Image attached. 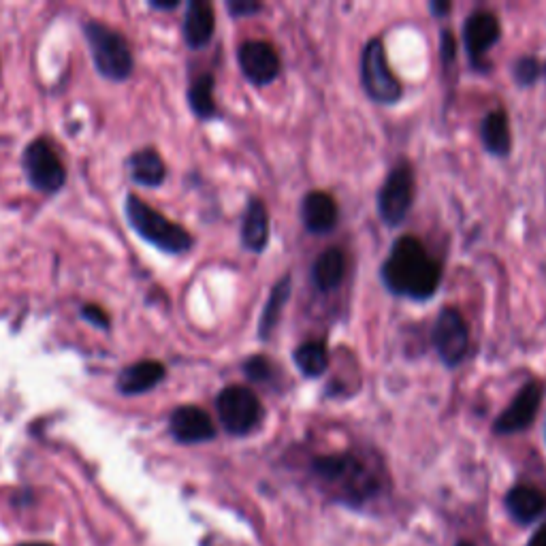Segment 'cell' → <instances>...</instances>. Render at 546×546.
<instances>
[{
	"mask_svg": "<svg viewBox=\"0 0 546 546\" xmlns=\"http://www.w3.org/2000/svg\"><path fill=\"white\" fill-rule=\"evenodd\" d=\"M214 28H216L214 7L210 3H205V0H190L182 22L184 41L190 50H201V47L210 43L214 37Z\"/></svg>",
	"mask_w": 546,
	"mask_h": 546,
	"instance_id": "cell-15",
	"label": "cell"
},
{
	"mask_svg": "<svg viewBox=\"0 0 546 546\" xmlns=\"http://www.w3.org/2000/svg\"><path fill=\"white\" fill-rule=\"evenodd\" d=\"M414 201V173L408 163H399L389 173V178L384 180L380 195H378V212L380 218L389 224V227H397L410 212Z\"/></svg>",
	"mask_w": 546,
	"mask_h": 546,
	"instance_id": "cell-8",
	"label": "cell"
},
{
	"mask_svg": "<svg viewBox=\"0 0 546 546\" xmlns=\"http://www.w3.org/2000/svg\"><path fill=\"white\" fill-rule=\"evenodd\" d=\"M483 143L485 148L495 156H506L510 152L512 139H510V122L504 109H495L483 120Z\"/></svg>",
	"mask_w": 546,
	"mask_h": 546,
	"instance_id": "cell-21",
	"label": "cell"
},
{
	"mask_svg": "<svg viewBox=\"0 0 546 546\" xmlns=\"http://www.w3.org/2000/svg\"><path fill=\"white\" fill-rule=\"evenodd\" d=\"M244 372L254 382H265V380H269L273 376V367H271L267 357L256 355V357H250L244 363Z\"/></svg>",
	"mask_w": 546,
	"mask_h": 546,
	"instance_id": "cell-27",
	"label": "cell"
},
{
	"mask_svg": "<svg viewBox=\"0 0 546 546\" xmlns=\"http://www.w3.org/2000/svg\"><path fill=\"white\" fill-rule=\"evenodd\" d=\"M295 363L308 378H318L327 372L329 352L323 342H305L295 350Z\"/></svg>",
	"mask_w": 546,
	"mask_h": 546,
	"instance_id": "cell-24",
	"label": "cell"
},
{
	"mask_svg": "<svg viewBox=\"0 0 546 546\" xmlns=\"http://www.w3.org/2000/svg\"><path fill=\"white\" fill-rule=\"evenodd\" d=\"M124 216L143 242L152 244L160 252L180 256L192 250L195 239L182 227V224L169 220L165 214H160L150 203L143 201L137 195H126L124 199Z\"/></svg>",
	"mask_w": 546,
	"mask_h": 546,
	"instance_id": "cell-3",
	"label": "cell"
},
{
	"mask_svg": "<svg viewBox=\"0 0 546 546\" xmlns=\"http://www.w3.org/2000/svg\"><path fill=\"white\" fill-rule=\"evenodd\" d=\"M82 30L99 75L109 79V82H126L135 73V56L131 43H128L120 30L99 20H86L82 24Z\"/></svg>",
	"mask_w": 546,
	"mask_h": 546,
	"instance_id": "cell-4",
	"label": "cell"
},
{
	"mask_svg": "<svg viewBox=\"0 0 546 546\" xmlns=\"http://www.w3.org/2000/svg\"><path fill=\"white\" fill-rule=\"evenodd\" d=\"M239 67L256 86H267L280 75V56L267 41H246L237 52Z\"/></svg>",
	"mask_w": 546,
	"mask_h": 546,
	"instance_id": "cell-11",
	"label": "cell"
},
{
	"mask_svg": "<svg viewBox=\"0 0 546 546\" xmlns=\"http://www.w3.org/2000/svg\"><path fill=\"white\" fill-rule=\"evenodd\" d=\"M540 75V64L534 56H525L515 64V79L521 86H532Z\"/></svg>",
	"mask_w": 546,
	"mask_h": 546,
	"instance_id": "cell-26",
	"label": "cell"
},
{
	"mask_svg": "<svg viewBox=\"0 0 546 546\" xmlns=\"http://www.w3.org/2000/svg\"><path fill=\"white\" fill-rule=\"evenodd\" d=\"M344 273H346L344 252L337 250V248H329L316 259V263L312 267V280H314L318 291L329 293V291H333V288L342 284Z\"/></svg>",
	"mask_w": 546,
	"mask_h": 546,
	"instance_id": "cell-20",
	"label": "cell"
},
{
	"mask_svg": "<svg viewBox=\"0 0 546 546\" xmlns=\"http://www.w3.org/2000/svg\"><path fill=\"white\" fill-rule=\"evenodd\" d=\"M79 316H82L86 323H90L96 329H103V331L111 329V316L107 314L105 308H101V305L84 303L82 308H79Z\"/></svg>",
	"mask_w": 546,
	"mask_h": 546,
	"instance_id": "cell-25",
	"label": "cell"
},
{
	"mask_svg": "<svg viewBox=\"0 0 546 546\" xmlns=\"http://www.w3.org/2000/svg\"><path fill=\"white\" fill-rule=\"evenodd\" d=\"M433 346L448 367L459 365L468 355L470 331L457 308H444L438 314L436 327H433Z\"/></svg>",
	"mask_w": 546,
	"mask_h": 546,
	"instance_id": "cell-9",
	"label": "cell"
},
{
	"mask_svg": "<svg viewBox=\"0 0 546 546\" xmlns=\"http://www.w3.org/2000/svg\"><path fill=\"white\" fill-rule=\"evenodd\" d=\"M455 546H476L474 542H470V540H459Z\"/></svg>",
	"mask_w": 546,
	"mask_h": 546,
	"instance_id": "cell-34",
	"label": "cell"
},
{
	"mask_svg": "<svg viewBox=\"0 0 546 546\" xmlns=\"http://www.w3.org/2000/svg\"><path fill=\"white\" fill-rule=\"evenodd\" d=\"M169 433L180 444H203L216 438V427L203 408L178 406L169 416Z\"/></svg>",
	"mask_w": 546,
	"mask_h": 546,
	"instance_id": "cell-12",
	"label": "cell"
},
{
	"mask_svg": "<svg viewBox=\"0 0 546 546\" xmlns=\"http://www.w3.org/2000/svg\"><path fill=\"white\" fill-rule=\"evenodd\" d=\"M128 175L137 186L158 188L167 180V165L156 148H141L128 158Z\"/></svg>",
	"mask_w": 546,
	"mask_h": 546,
	"instance_id": "cell-17",
	"label": "cell"
},
{
	"mask_svg": "<svg viewBox=\"0 0 546 546\" xmlns=\"http://www.w3.org/2000/svg\"><path fill=\"white\" fill-rule=\"evenodd\" d=\"M165 376L167 367L163 363L154 359H143L120 369V374L116 376V391L124 397L143 395L156 389L165 380Z\"/></svg>",
	"mask_w": 546,
	"mask_h": 546,
	"instance_id": "cell-14",
	"label": "cell"
},
{
	"mask_svg": "<svg viewBox=\"0 0 546 546\" xmlns=\"http://www.w3.org/2000/svg\"><path fill=\"white\" fill-rule=\"evenodd\" d=\"M216 412L224 431L231 436H248L263 419L261 399L248 387H239V384H231L218 393Z\"/></svg>",
	"mask_w": 546,
	"mask_h": 546,
	"instance_id": "cell-6",
	"label": "cell"
},
{
	"mask_svg": "<svg viewBox=\"0 0 546 546\" xmlns=\"http://www.w3.org/2000/svg\"><path fill=\"white\" fill-rule=\"evenodd\" d=\"M288 297H291V276H284L276 286H273V291L269 293V299L265 303V310L261 314V323H259L261 340H269L273 329L278 327V320L282 316Z\"/></svg>",
	"mask_w": 546,
	"mask_h": 546,
	"instance_id": "cell-23",
	"label": "cell"
},
{
	"mask_svg": "<svg viewBox=\"0 0 546 546\" xmlns=\"http://www.w3.org/2000/svg\"><path fill=\"white\" fill-rule=\"evenodd\" d=\"M431 11L438 13V15H444L446 11H451V3H433Z\"/></svg>",
	"mask_w": 546,
	"mask_h": 546,
	"instance_id": "cell-32",
	"label": "cell"
},
{
	"mask_svg": "<svg viewBox=\"0 0 546 546\" xmlns=\"http://www.w3.org/2000/svg\"><path fill=\"white\" fill-rule=\"evenodd\" d=\"M22 171L32 190L56 195L67 184V167L54 143L45 137L32 139L22 152Z\"/></svg>",
	"mask_w": 546,
	"mask_h": 546,
	"instance_id": "cell-5",
	"label": "cell"
},
{
	"mask_svg": "<svg viewBox=\"0 0 546 546\" xmlns=\"http://www.w3.org/2000/svg\"><path fill=\"white\" fill-rule=\"evenodd\" d=\"M527 546H546V523L536 529V532L532 534V538H529Z\"/></svg>",
	"mask_w": 546,
	"mask_h": 546,
	"instance_id": "cell-30",
	"label": "cell"
},
{
	"mask_svg": "<svg viewBox=\"0 0 546 546\" xmlns=\"http://www.w3.org/2000/svg\"><path fill=\"white\" fill-rule=\"evenodd\" d=\"M361 79L365 92L372 96L376 103L382 105H393L401 99L404 88H401L399 79L393 75L387 52H384V45L380 39H372L363 50L361 58Z\"/></svg>",
	"mask_w": 546,
	"mask_h": 546,
	"instance_id": "cell-7",
	"label": "cell"
},
{
	"mask_svg": "<svg viewBox=\"0 0 546 546\" xmlns=\"http://www.w3.org/2000/svg\"><path fill=\"white\" fill-rule=\"evenodd\" d=\"M214 75L212 73H201L197 79H192L188 88V105L192 114L201 120H212L218 109L214 101Z\"/></svg>",
	"mask_w": 546,
	"mask_h": 546,
	"instance_id": "cell-22",
	"label": "cell"
},
{
	"mask_svg": "<svg viewBox=\"0 0 546 546\" xmlns=\"http://www.w3.org/2000/svg\"><path fill=\"white\" fill-rule=\"evenodd\" d=\"M544 397V384L540 380H529L525 387L512 399V404L497 416L493 425L495 433L500 436H512V433L525 431L529 425L534 423L538 408Z\"/></svg>",
	"mask_w": 546,
	"mask_h": 546,
	"instance_id": "cell-10",
	"label": "cell"
},
{
	"mask_svg": "<svg viewBox=\"0 0 546 546\" xmlns=\"http://www.w3.org/2000/svg\"><path fill=\"white\" fill-rule=\"evenodd\" d=\"M382 280L391 293L423 301L436 295L442 267L431 259L421 239L406 235L397 239L387 263L382 265Z\"/></svg>",
	"mask_w": 546,
	"mask_h": 546,
	"instance_id": "cell-1",
	"label": "cell"
},
{
	"mask_svg": "<svg viewBox=\"0 0 546 546\" xmlns=\"http://www.w3.org/2000/svg\"><path fill=\"white\" fill-rule=\"evenodd\" d=\"M229 13L233 15V18H246V15H252V13H259L263 9L261 3H248V0H233V3L227 5Z\"/></svg>",
	"mask_w": 546,
	"mask_h": 546,
	"instance_id": "cell-28",
	"label": "cell"
},
{
	"mask_svg": "<svg viewBox=\"0 0 546 546\" xmlns=\"http://www.w3.org/2000/svg\"><path fill=\"white\" fill-rule=\"evenodd\" d=\"M18 546H56V544H52V542H22Z\"/></svg>",
	"mask_w": 546,
	"mask_h": 546,
	"instance_id": "cell-33",
	"label": "cell"
},
{
	"mask_svg": "<svg viewBox=\"0 0 546 546\" xmlns=\"http://www.w3.org/2000/svg\"><path fill=\"white\" fill-rule=\"evenodd\" d=\"M301 218L305 229L312 233H329L337 222V205L327 192L314 190L301 203Z\"/></svg>",
	"mask_w": 546,
	"mask_h": 546,
	"instance_id": "cell-18",
	"label": "cell"
},
{
	"mask_svg": "<svg viewBox=\"0 0 546 546\" xmlns=\"http://www.w3.org/2000/svg\"><path fill=\"white\" fill-rule=\"evenodd\" d=\"M455 39H453V35H451V32H448V30H444L442 32V56H444V60H451V58H455Z\"/></svg>",
	"mask_w": 546,
	"mask_h": 546,
	"instance_id": "cell-29",
	"label": "cell"
},
{
	"mask_svg": "<svg viewBox=\"0 0 546 546\" xmlns=\"http://www.w3.org/2000/svg\"><path fill=\"white\" fill-rule=\"evenodd\" d=\"M504 506L512 521L519 525H532L544 515L546 493L532 485H517L506 493Z\"/></svg>",
	"mask_w": 546,
	"mask_h": 546,
	"instance_id": "cell-16",
	"label": "cell"
},
{
	"mask_svg": "<svg viewBox=\"0 0 546 546\" xmlns=\"http://www.w3.org/2000/svg\"><path fill=\"white\" fill-rule=\"evenodd\" d=\"M502 28L491 11H476L472 13L468 22L463 26V39L465 47H468L470 60L476 64L483 62L491 47L500 41Z\"/></svg>",
	"mask_w": 546,
	"mask_h": 546,
	"instance_id": "cell-13",
	"label": "cell"
},
{
	"mask_svg": "<svg viewBox=\"0 0 546 546\" xmlns=\"http://www.w3.org/2000/svg\"><path fill=\"white\" fill-rule=\"evenodd\" d=\"M178 5H180L178 0H169V3H160V0H152V3H150L152 9H160V11H171V9H175Z\"/></svg>",
	"mask_w": 546,
	"mask_h": 546,
	"instance_id": "cell-31",
	"label": "cell"
},
{
	"mask_svg": "<svg viewBox=\"0 0 546 546\" xmlns=\"http://www.w3.org/2000/svg\"><path fill=\"white\" fill-rule=\"evenodd\" d=\"M242 242L252 252H263L269 242V212L261 199L252 197L246 205L242 222Z\"/></svg>",
	"mask_w": 546,
	"mask_h": 546,
	"instance_id": "cell-19",
	"label": "cell"
},
{
	"mask_svg": "<svg viewBox=\"0 0 546 546\" xmlns=\"http://www.w3.org/2000/svg\"><path fill=\"white\" fill-rule=\"evenodd\" d=\"M312 474L331 489L335 502L348 506H361L382 491L380 478L361 459L348 453L316 457L312 461Z\"/></svg>",
	"mask_w": 546,
	"mask_h": 546,
	"instance_id": "cell-2",
	"label": "cell"
}]
</instances>
